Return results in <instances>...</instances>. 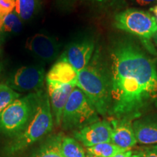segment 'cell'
Listing matches in <instances>:
<instances>
[{"label":"cell","mask_w":157,"mask_h":157,"mask_svg":"<svg viewBox=\"0 0 157 157\" xmlns=\"http://www.w3.org/2000/svg\"><path fill=\"white\" fill-rule=\"evenodd\" d=\"M42 90L21 96L0 113V135L10 139L26 127L36 110Z\"/></svg>","instance_id":"obj_4"},{"label":"cell","mask_w":157,"mask_h":157,"mask_svg":"<svg viewBox=\"0 0 157 157\" xmlns=\"http://www.w3.org/2000/svg\"><path fill=\"white\" fill-rule=\"evenodd\" d=\"M48 94L54 122L57 127L60 126L64 108L73 90L76 85L61 84L55 82H46Z\"/></svg>","instance_id":"obj_11"},{"label":"cell","mask_w":157,"mask_h":157,"mask_svg":"<svg viewBox=\"0 0 157 157\" xmlns=\"http://www.w3.org/2000/svg\"><path fill=\"white\" fill-rule=\"evenodd\" d=\"M135 1L140 6H146L157 3V0H135Z\"/></svg>","instance_id":"obj_24"},{"label":"cell","mask_w":157,"mask_h":157,"mask_svg":"<svg viewBox=\"0 0 157 157\" xmlns=\"http://www.w3.org/2000/svg\"><path fill=\"white\" fill-rule=\"evenodd\" d=\"M1 17V32L3 34H17L23 29V21L16 12Z\"/></svg>","instance_id":"obj_17"},{"label":"cell","mask_w":157,"mask_h":157,"mask_svg":"<svg viewBox=\"0 0 157 157\" xmlns=\"http://www.w3.org/2000/svg\"><path fill=\"white\" fill-rule=\"evenodd\" d=\"M60 149L63 157H86L83 147L74 137L63 135Z\"/></svg>","instance_id":"obj_18"},{"label":"cell","mask_w":157,"mask_h":157,"mask_svg":"<svg viewBox=\"0 0 157 157\" xmlns=\"http://www.w3.org/2000/svg\"><path fill=\"white\" fill-rule=\"evenodd\" d=\"M78 72L67 60L58 59L46 74V82L76 85Z\"/></svg>","instance_id":"obj_14"},{"label":"cell","mask_w":157,"mask_h":157,"mask_svg":"<svg viewBox=\"0 0 157 157\" xmlns=\"http://www.w3.org/2000/svg\"><path fill=\"white\" fill-rule=\"evenodd\" d=\"M131 157H140V156H138V155H137V154H132V156H131Z\"/></svg>","instance_id":"obj_29"},{"label":"cell","mask_w":157,"mask_h":157,"mask_svg":"<svg viewBox=\"0 0 157 157\" xmlns=\"http://www.w3.org/2000/svg\"><path fill=\"white\" fill-rule=\"evenodd\" d=\"M62 134L49 135L36 146L29 157H63L60 149Z\"/></svg>","instance_id":"obj_15"},{"label":"cell","mask_w":157,"mask_h":157,"mask_svg":"<svg viewBox=\"0 0 157 157\" xmlns=\"http://www.w3.org/2000/svg\"><path fill=\"white\" fill-rule=\"evenodd\" d=\"M127 150L119 148L112 143H103L87 148L88 154L97 157H113Z\"/></svg>","instance_id":"obj_19"},{"label":"cell","mask_w":157,"mask_h":157,"mask_svg":"<svg viewBox=\"0 0 157 157\" xmlns=\"http://www.w3.org/2000/svg\"><path fill=\"white\" fill-rule=\"evenodd\" d=\"M95 45L93 36L82 35L72 40L58 58L67 60L78 73L89 64L95 52Z\"/></svg>","instance_id":"obj_8"},{"label":"cell","mask_w":157,"mask_h":157,"mask_svg":"<svg viewBox=\"0 0 157 157\" xmlns=\"http://www.w3.org/2000/svg\"><path fill=\"white\" fill-rule=\"evenodd\" d=\"M21 95L5 83L0 84V113Z\"/></svg>","instance_id":"obj_20"},{"label":"cell","mask_w":157,"mask_h":157,"mask_svg":"<svg viewBox=\"0 0 157 157\" xmlns=\"http://www.w3.org/2000/svg\"><path fill=\"white\" fill-rule=\"evenodd\" d=\"M42 0H15V11L23 21L27 22L38 14Z\"/></svg>","instance_id":"obj_16"},{"label":"cell","mask_w":157,"mask_h":157,"mask_svg":"<svg viewBox=\"0 0 157 157\" xmlns=\"http://www.w3.org/2000/svg\"><path fill=\"white\" fill-rule=\"evenodd\" d=\"M114 25L118 29L140 38L147 49L151 53L156 54L150 39L157 30V23L148 12L135 8L119 12L114 17Z\"/></svg>","instance_id":"obj_6"},{"label":"cell","mask_w":157,"mask_h":157,"mask_svg":"<svg viewBox=\"0 0 157 157\" xmlns=\"http://www.w3.org/2000/svg\"><path fill=\"white\" fill-rule=\"evenodd\" d=\"M15 8V0H0V16L9 14Z\"/></svg>","instance_id":"obj_23"},{"label":"cell","mask_w":157,"mask_h":157,"mask_svg":"<svg viewBox=\"0 0 157 157\" xmlns=\"http://www.w3.org/2000/svg\"><path fill=\"white\" fill-rule=\"evenodd\" d=\"M132 151L130 150L128 151H125L119 153L117 155H115L113 157H131L132 155Z\"/></svg>","instance_id":"obj_25"},{"label":"cell","mask_w":157,"mask_h":157,"mask_svg":"<svg viewBox=\"0 0 157 157\" xmlns=\"http://www.w3.org/2000/svg\"><path fill=\"white\" fill-rule=\"evenodd\" d=\"M1 34H2V32H1V17H0V39H1Z\"/></svg>","instance_id":"obj_28"},{"label":"cell","mask_w":157,"mask_h":157,"mask_svg":"<svg viewBox=\"0 0 157 157\" xmlns=\"http://www.w3.org/2000/svg\"><path fill=\"white\" fill-rule=\"evenodd\" d=\"M25 48L41 61L50 63L58 58L60 44L54 37L38 33L28 38Z\"/></svg>","instance_id":"obj_9"},{"label":"cell","mask_w":157,"mask_h":157,"mask_svg":"<svg viewBox=\"0 0 157 157\" xmlns=\"http://www.w3.org/2000/svg\"><path fill=\"white\" fill-rule=\"evenodd\" d=\"M111 81L110 117L134 121L157 107V69L154 59L134 41L119 39L109 50Z\"/></svg>","instance_id":"obj_1"},{"label":"cell","mask_w":157,"mask_h":157,"mask_svg":"<svg viewBox=\"0 0 157 157\" xmlns=\"http://www.w3.org/2000/svg\"><path fill=\"white\" fill-rule=\"evenodd\" d=\"M137 143L146 146L157 144V112H150L132 121Z\"/></svg>","instance_id":"obj_12"},{"label":"cell","mask_w":157,"mask_h":157,"mask_svg":"<svg viewBox=\"0 0 157 157\" xmlns=\"http://www.w3.org/2000/svg\"><path fill=\"white\" fill-rule=\"evenodd\" d=\"M112 127L111 143L124 150H130L137 143L132 127V121L126 119L111 118Z\"/></svg>","instance_id":"obj_13"},{"label":"cell","mask_w":157,"mask_h":157,"mask_svg":"<svg viewBox=\"0 0 157 157\" xmlns=\"http://www.w3.org/2000/svg\"><path fill=\"white\" fill-rule=\"evenodd\" d=\"M112 127L110 121L99 120L86 126L79 130L73 132L76 140L87 148L103 143H111Z\"/></svg>","instance_id":"obj_10"},{"label":"cell","mask_w":157,"mask_h":157,"mask_svg":"<svg viewBox=\"0 0 157 157\" xmlns=\"http://www.w3.org/2000/svg\"><path fill=\"white\" fill-rule=\"evenodd\" d=\"M86 157H97V156H93V155H88V156H86Z\"/></svg>","instance_id":"obj_30"},{"label":"cell","mask_w":157,"mask_h":157,"mask_svg":"<svg viewBox=\"0 0 157 157\" xmlns=\"http://www.w3.org/2000/svg\"><path fill=\"white\" fill-rule=\"evenodd\" d=\"M45 80L46 74L42 66L29 65L12 72L5 84L16 92L32 93L44 88Z\"/></svg>","instance_id":"obj_7"},{"label":"cell","mask_w":157,"mask_h":157,"mask_svg":"<svg viewBox=\"0 0 157 157\" xmlns=\"http://www.w3.org/2000/svg\"><path fill=\"white\" fill-rule=\"evenodd\" d=\"M149 11L152 13L153 16H154L155 20H156V22L157 23V5H155L154 7H151L150 10H149Z\"/></svg>","instance_id":"obj_26"},{"label":"cell","mask_w":157,"mask_h":157,"mask_svg":"<svg viewBox=\"0 0 157 157\" xmlns=\"http://www.w3.org/2000/svg\"><path fill=\"white\" fill-rule=\"evenodd\" d=\"M117 0H58L57 5L62 10H69L77 5H101L112 3Z\"/></svg>","instance_id":"obj_21"},{"label":"cell","mask_w":157,"mask_h":157,"mask_svg":"<svg viewBox=\"0 0 157 157\" xmlns=\"http://www.w3.org/2000/svg\"><path fill=\"white\" fill-rule=\"evenodd\" d=\"M76 87L85 94L102 117H110L111 81L108 58L99 47L95 48L89 64L78 73Z\"/></svg>","instance_id":"obj_2"},{"label":"cell","mask_w":157,"mask_h":157,"mask_svg":"<svg viewBox=\"0 0 157 157\" xmlns=\"http://www.w3.org/2000/svg\"><path fill=\"white\" fill-rule=\"evenodd\" d=\"M54 119L48 91L41 90L34 115L19 135L10 138L2 149L3 157H15L31 146L44 139L53 128Z\"/></svg>","instance_id":"obj_3"},{"label":"cell","mask_w":157,"mask_h":157,"mask_svg":"<svg viewBox=\"0 0 157 157\" xmlns=\"http://www.w3.org/2000/svg\"><path fill=\"white\" fill-rule=\"evenodd\" d=\"M99 120L101 119L97 110L85 94L76 87L63 112L60 124L63 129L73 132Z\"/></svg>","instance_id":"obj_5"},{"label":"cell","mask_w":157,"mask_h":157,"mask_svg":"<svg viewBox=\"0 0 157 157\" xmlns=\"http://www.w3.org/2000/svg\"><path fill=\"white\" fill-rule=\"evenodd\" d=\"M153 37H154V41L155 44H156V45L157 46V30H156V32H155V34H154Z\"/></svg>","instance_id":"obj_27"},{"label":"cell","mask_w":157,"mask_h":157,"mask_svg":"<svg viewBox=\"0 0 157 157\" xmlns=\"http://www.w3.org/2000/svg\"><path fill=\"white\" fill-rule=\"evenodd\" d=\"M135 154L140 157H157V144L140 147L135 151Z\"/></svg>","instance_id":"obj_22"}]
</instances>
